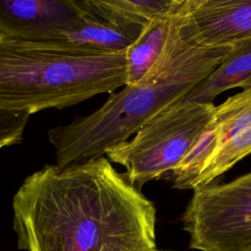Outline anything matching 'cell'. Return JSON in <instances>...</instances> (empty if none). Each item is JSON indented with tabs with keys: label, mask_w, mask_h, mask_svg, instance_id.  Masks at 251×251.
<instances>
[{
	"label": "cell",
	"mask_w": 251,
	"mask_h": 251,
	"mask_svg": "<svg viewBox=\"0 0 251 251\" xmlns=\"http://www.w3.org/2000/svg\"><path fill=\"white\" fill-rule=\"evenodd\" d=\"M13 228L25 251H151L156 208L107 157L27 176L13 197Z\"/></svg>",
	"instance_id": "obj_1"
},
{
	"label": "cell",
	"mask_w": 251,
	"mask_h": 251,
	"mask_svg": "<svg viewBox=\"0 0 251 251\" xmlns=\"http://www.w3.org/2000/svg\"><path fill=\"white\" fill-rule=\"evenodd\" d=\"M126 50L0 34V111L31 115L113 93L127 83Z\"/></svg>",
	"instance_id": "obj_2"
},
{
	"label": "cell",
	"mask_w": 251,
	"mask_h": 251,
	"mask_svg": "<svg viewBox=\"0 0 251 251\" xmlns=\"http://www.w3.org/2000/svg\"><path fill=\"white\" fill-rule=\"evenodd\" d=\"M214 103L178 101L148 120L131 139L112 147L107 158L122 165L126 178L141 190L167 177L212 120Z\"/></svg>",
	"instance_id": "obj_3"
},
{
	"label": "cell",
	"mask_w": 251,
	"mask_h": 251,
	"mask_svg": "<svg viewBox=\"0 0 251 251\" xmlns=\"http://www.w3.org/2000/svg\"><path fill=\"white\" fill-rule=\"evenodd\" d=\"M182 223L191 249L251 251V172L194 189Z\"/></svg>",
	"instance_id": "obj_4"
},
{
	"label": "cell",
	"mask_w": 251,
	"mask_h": 251,
	"mask_svg": "<svg viewBox=\"0 0 251 251\" xmlns=\"http://www.w3.org/2000/svg\"><path fill=\"white\" fill-rule=\"evenodd\" d=\"M89 13V0H0V34L56 41Z\"/></svg>",
	"instance_id": "obj_5"
},
{
	"label": "cell",
	"mask_w": 251,
	"mask_h": 251,
	"mask_svg": "<svg viewBox=\"0 0 251 251\" xmlns=\"http://www.w3.org/2000/svg\"><path fill=\"white\" fill-rule=\"evenodd\" d=\"M180 29L189 41L231 46L251 38V0H184Z\"/></svg>",
	"instance_id": "obj_6"
},
{
	"label": "cell",
	"mask_w": 251,
	"mask_h": 251,
	"mask_svg": "<svg viewBox=\"0 0 251 251\" xmlns=\"http://www.w3.org/2000/svg\"><path fill=\"white\" fill-rule=\"evenodd\" d=\"M211 123L216 132V147L197 178L194 189L213 183L251 154V88L216 106Z\"/></svg>",
	"instance_id": "obj_7"
},
{
	"label": "cell",
	"mask_w": 251,
	"mask_h": 251,
	"mask_svg": "<svg viewBox=\"0 0 251 251\" xmlns=\"http://www.w3.org/2000/svg\"><path fill=\"white\" fill-rule=\"evenodd\" d=\"M90 13L79 25L56 41L83 45L109 51H126L138 38L144 25L125 22L102 8L97 0H89Z\"/></svg>",
	"instance_id": "obj_8"
},
{
	"label": "cell",
	"mask_w": 251,
	"mask_h": 251,
	"mask_svg": "<svg viewBox=\"0 0 251 251\" xmlns=\"http://www.w3.org/2000/svg\"><path fill=\"white\" fill-rule=\"evenodd\" d=\"M251 88V38L232 45L220 65L181 101L213 103L224 91Z\"/></svg>",
	"instance_id": "obj_9"
},
{
	"label": "cell",
	"mask_w": 251,
	"mask_h": 251,
	"mask_svg": "<svg viewBox=\"0 0 251 251\" xmlns=\"http://www.w3.org/2000/svg\"><path fill=\"white\" fill-rule=\"evenodd\" d=\"M178 11L170 17L148 23L138 38L127 48L126 66L128 79L126 84H136L156 62L167 42L174 20Z\"/></svg>",
	"instance_id": "obj_10"
},
{
	"label": "cell",
	"mask_w": 251,
	"mask_h": 251,
	"mask_svg": "<svg viewBox=\"0 0 251 251\" xmlns=\"http://www.w3.org/2000/svg\"><path fill=\"white\" fill-rule=\"evenodd\" d=\"M216 141V132L210 122L183 159L167 176L166 178L173 181L174 188L194 189L197 178L213 154Z\"/></svg>",
	"instance_id": "obj_11"
},
{
	"label": "cell",
	"mask_w": 251,
	"mask_h": 251,
	"mask_svg": "<svg viewBox=\"0 0 251 251\" xmlns=\"http://www.w3.org/2000/svg\"><path fill=\"white\" fill-rule=\"evenodd\" d=\"M99 5L119 19L146 25L148 23L170 17L181 7L183 0H97Z\"/></svg>",
	"instance_id": "obj_12"
},
{
	"label": "cell",
	"mask_w": 251,
	"mask_h": 251,
	"mask_svg": "<svg viewBox=\"0 0 251 251\" xmlns=\"http://www.w3.org/2000/svg\"><path fill=\"white\" fill-rule=\"evenodd\" d=\"M30 115L0 111V150L20 144Z\"/></svg>",
	"instance_id": "obj_13"
},
{
	"label": "cell",
	"mask_w": 251,
	"mask_h": 251,
	"mask_svg": "<svg viewBox=\"0 0 251 251\" xmlns=\"http://www.w3.org/2000/svg\"><path fill=\"white\" fill-rule=\"evenodd\" d=\"M151 251H163V250H158V249L156 248V249H154V250H151Z\"/></svg>",
	"instance_id": "obj_14"
}]
</instances>
